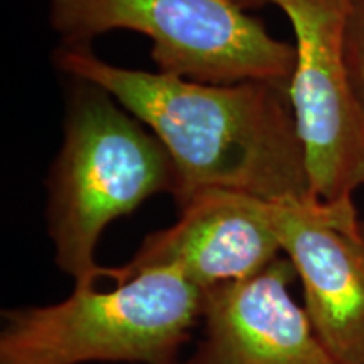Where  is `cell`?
Instances as JSON below:
<instances>
[{
	"mask_svg": "<svg viewBox=\"0 0 364 364\" xmlns=\"http://www.w3.org/2000/svg\"><path fill=\"white\" fill-rule=\"evenodd\" d=\"M56 66L107 91L161 140L176 171L172 198L179 208L211 189L268 203L312 198L289 90L127 70L103 61L91 48L61 46Z\"/></svg>",
	"mask_w": 364,
	"mask_h": 364,
	"instance_id": "6da1fadb",
	"label": "cell"
},
{
	"mask_svg": "<svg viewBox=\"0 0 364 364\" xmlns=\"http://www.w3.org/2000/svg\"><path fill=\"white\" fill-rule=\"evenodd\" d=\"M174 189L176 171L161 140L107 91L76 81L46 209L54 260L75 289L103 279L95 250L107 226Z\"/></svg>",
	"mask_w": 364,
	"mask_h": 364,
	"instance_id": "7a4b0ae2",
	"label": "cell"
},
{
	"mask_svg": "<svg viewBox=\"0 0 364 364\" xmlns=\"http://www.w3.org/2000/svg\"><path fill=\"white\" fill-rule=\"evenodd\" d=\"M203 300L176 267H162L108 292L75 289L51 306L4 311L0 364H176Z\"/></svg>",
	"mask_w": 364,
	"mask_h": 364,
	"instance_id": "3957f363",
	"label": "cell"
},
{
	"mask_svg": "<svg viewBox=\"0 0 364 364\" xmlns=\"http://www.w3.org/2000/svg\"><path fill=\"white\" fill-rule=\"evenodd\" d=\"M49 22L63 48H90L110 31L144 34L159 73L199 83L289 90L295 66V46L240 0H49Z\"/></svg>",
	"mask_w": 364,
	"mask_h": 364,
	"instance_id": "277c9868",
	"label": "cell"
},
{
	"mask_svg": "<svg viewBox=\"0 0 364 364\" xmlns=\"http://www.w3.org/2000/svg\"><path fill=\"white\" fill-rule=\"evenodd\" d=\"M248 11L275 6L295 36L289 86L312 198L353 199L364 186V115L344 59V26L351 0H240Z\"/></svg>",
	"mask_w": 364,
	"mask_h": 364,
	"instance_id": "5b68a950",
	"label": "cell"
},
{
	"mask_svg": "<svg viewBox=\"0 0 364 364\" xmlns=\"http://www.w3.org/2000/svg\"><path fill=\"white\" fill-rule=\"evenodd\" d=\"M268 216L317 336L338 361L364 364V223L353 199L268 203Z\"/></svg>",
	"mask_w": 364,
	"mask_h": 364,
	"instance_id": "8992f818",
	"label": "cell"
},
{
	"mask_svg": "<svg viewBox=\"0 0 364 364\" xmlns=\"http://www.w3.org/2000/svg\"><path fill=\"white\" fill-rule=\"evenodd\" d=\"M174 225L154 231L129 263L103 267L117 285L149 268L176 267L201 290L257 275L282 257L268 201L235 191L196 194Z\"/></svg>",
	"mask_w": 364,
	"mask_h": 364,
	"instance_id": "52a82bcc",
	"label": "cell"
},
{
	"mask_svg": "<svg viewBox=\"0 0 364 364\" xmlns=\"http://www.w3.org/2000/svg\"><path fill=\"white\" fill-rule=\"evenodd\" d=\"M285 255L243 280L203 290V339L186 364H343L290 294Z\"/></svg>",
	"mask_w": 364,
	"mask_h": 364,
	"instance_id": "ba28073f",
	"label": "cell"
},
{
	"mask_svg": "<svg viewBox=\"0 0 364 364\" xmlns=\"http://www.w3.org/2000/svg\"><path fill=\"white\" fill-rule=\"evenodd\" d=\"M344 59L354 97L364 115V0H351L344 26Z\"/></svg>",
	"mask_w": 364,
	"mask_h": 364,
	"instance_id": "9c48e42d",
	"label": "cell"
}]
</instances>
